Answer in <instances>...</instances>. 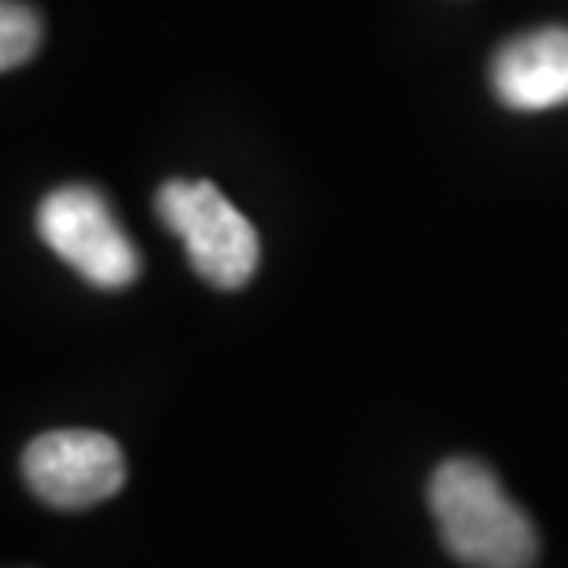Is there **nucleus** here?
I'll return each mask as SVG.
<instances>
[{"label": "nucleus", "instance_id": "1", "mask_svg": "<svg viewBox=\"0 0 568 568\" xmlns=\"http://www.w3.org/2000/svg\"><path fill=\"white\" fill-rule=\"evenodd\" d=\"M428 509L447 554L465 568H531L539 531L484 462L450 458L428 480Z\"/></svg>", "mask_w": 568, "mask_h": 568}, {"label": "nucleus", "instance_id": "2", "mask_svg": "<svg viewBox=\"0 0 568 568\" xmlns=\"http://www.w3.org/2000/svg\"><path fill=\"white\" fill-rule=\"evenodd\" d=\"M155 214L185 244L192 270L222 292L244 288L258 270L255 225L211 181L174 178L155 192Z\"/></svg>", "mask_w": 568, "mask_h": 568}, {"label": "nucleus", "instance_id": "3", "mask_svg": "<svg viewBox=\"0 0 568 568\" xmlns=\"http://www.w3.org/2000/svg\"><path fill=\"white\" fill-rule=\"evenodd\" d=\"M38 236L93 288L119 292L141 277V252L111 203L89 185H63L38 207Z\"/></svg>", "mask_w": 568, "mask_h": 568}, {"label": "nucleus", "instance_id": "4", "mask_svg": "<svg viewBox=\"0 0 568 568\" xmlns=\"http://www.w3.org/2000/svg\"><path fill=\"white\" fill-rule=\"evenodd\" d=\"M22 480L44 506L89 509L115 498L126 484V458L104 432L55 428L22 450Z\"/></svg>", "mask_w": 568, "mask_h": 568}, {"label": "nucleus", "instance_id": "5", "mask_svg": "<svg viewBox=\"0 0 568 568\" xmlns=\"http://www.w3.org/2000/svg\"><path fill=\"white\" fill-rule=\"evenodd\" d=\"M491 89L514 111L568 104V27L520 33L491 60Z\"/></svg>", "mask_w": 568, "mask_h": 568}, {"label": "nucleus", "instance_id": "6", "mask_svg": "<svg viewBox=\"0 0 568 568\" xmlns=\"http://www.w3.org/2000/svg\"><path fill=\"white\" fill-rule=\"evenodd\" d=\"M41 44V19L38 11L19 4V0H4L0 8V67H22L38 52Z\"/></svg>", "mask_w": 568, "mask_h": 568}]
</instances>
